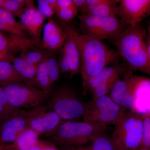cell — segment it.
Here are the masks:
<instances>
[{"label": "cell", "mask_w": 150, "mask_h": 150, "mask_svg": "<svg viewBox=\"0 0 150 150\" xmlns=\"http://www.w3.org/2000/svg\"><path fill=\"white\" fill-rule=\"evenodd\" d=\"M77 41L80 53V72L84 87L91 79L108 65L118 61L121 56L117 51L101 40L78 33Z\"/></svg>", "instance_id": "6da1fadb"}, {"label": "cell", "mask_w": 150, "mask_h": 150, "mask_svg": "<svg viewBox=\"0 0 150 150\" xmlns=\"http://www.w3.org/2000/svg\"><path fill=\"white\" fill-rule=\"evenodd\" d=\"M146 31L141 23L129 25L113 40L117 52L128 62L130 68L150 74V59L146 51Z\"/></svg>", "instance_id": "7a4b0ae2"}, {"label": "cell", "mask_w": 150, "mask_h": 150, "mask_svg": "<svg viewBox=\"0 0 150 150\" xmlns=\"http://www.w3.org/2000/svg\"><path fill=\"white\" fill-rule=\"evenodd\" d=\"M105 125L86 121H63L51 137L55 145L73 149L83 146L106 129Z\"/></svg>", "instance_id": "3957f363"}, {"label": "cell", "mask_w": 150, "mask_h": 150, "mask_svg": "<svg viewBox=\"0 0 150 150\" xmlns=\"http://www.w3.org/2000/svg\"><path fill=\"white\" fill-rule=\"evenodd\" d=\"M142 114L126 111L115 125L111 138L118 150H138L142 145Z\"/></svg>", "instance_id": "277c9868"}, {"label": "cell", "mask_w": 150, "mask_h": 150, "mask_svg": "<svg viewBox=\"0 0 150 150\" xmlns=\"http://www.w3.org/2000/svg\"><path fill=\"white\" fill-rule=\"evenodd\" d=\"M81 35L100 40H114L128 27L118 18L83 14L79 17Z\"/></svg>", "instance_id": "5b68a950"}, {"label": "cell", "mask_w": 150, "mask_h": 150, "mask_svg": "<svg viewBox=\"0 0 150 150\" xmlns=\"http://www.w3.org/2000/svg\"><path fill=\"white\" fill-rule=\"evenodd\" d=\"M47 106L63 121H75L83 117L87 103L83 102L74 90L64 86L51 93Z\"/></svg>", "instance_id": "8992f818"}, {"label": "cell", "mask_w": 150, "mask_h": 150, "mask_svg": "<svg viewBox=\"0 0 150 150\" xmlns=\"http://www.w3.org/2000/svg\"><path fill=\"white\" fill-rule=\"evenodd\" d=\"M10 104L17 109H31L47 102L51 91H45L24 82L1 86Z\"/></svg>", "instance_id": "52a82bcc"}, {"label": "cell", "mask_w": 150, "mask_h": 150, "mask_svg": "<svg viewBox=\"0 0 150 150\" xmlns=\"http://www.w3.org/2000/svg\"><path fill=\"white\" fill-rule=\"evenodd\" d=\"M126 111L116 104L109 95L105 96L87 103L83 120L105 126L115 125Z\"/></svg>", "instance_id": "ba28073f"}, {"label": "cell", "mask_w": 150, "mask_h": 150, "mask_svg": "<svg viewBox=\"0 0 150 150\" xmlns=\"http://www.w3.org/2000/svg\"><path fill=\"white\" fill-rule=\"evenodd\" d=\"M21 113L26 118L28 127L40 136L51 137L64 121L47 105H43L28 110L22 109Z\"/></svg>", "instance_id": "9c48e42d"}, {"label": "cell", "mask_w": 150, "mask_h": 150, "mask_svg": "<svg viewBox=\"0 0 150 150\" xmlns=\"http://www.w3.org/2000/svg\"><path fill=\"white\" fill-rule=\"evenodd\" d=\"M150 0H119L116 16L128 25H135L149 16Z\"/></svg>", "instance_id": "30bf717a"}, {"label": "cell", "mask_w": 150, "mask_h": 150, "mask_svg": "<svg viewBox=\"0 0 150 150\" xmlns=\"http://www.w3.org/2000/svg\"><path fill=\"white\" fill-rule=\"evenodd\" d=\"M39 43L31 38L5 35L0 31V61L11 63L17 55L23 51L37 49Z\"/></svg>", "instance_id": "8fae6325"}, {"label": "cell", "mask_w": 150, "mask_h": 150, "mask_svg": "<svg viewBox=\"0 0 150 150\" xmlns=\"http://www.w3.org/2000/svg\"><path fill=\"white\" fill-rule=\"evenodd\" d=\"M21 110L2 121L0 124V143L14 144L19 136L29 127L26 118L21 114Z\"/></svg>", "instance_id": "7c38bea8"}, {"label": "cell", "mask_w": 150, "mask_h": 150, "mask_svg": "<svg viewBox=\"0 0 150 150\" xmlns=\"http://www.w3.org/2000/svg\"><path fill=\"white\" fill-rule=\"evenodd\" d=\"M20 18L21 23L31 36V39L39 43L46 18L40 13L33 4H31L25 8Z\"/></svg>", "instance_id": "4fadbf2b"}, {"label": "cell", "mask_w": 150, "mask_h": 150, "mask_svg": "<svg viewBox=\"0 0 150 150\" xmlns=\"http://www.w3.org/2000/svg\"><path fill=\"white\" fill-rule=\"evenodd\" d=\"M67 37L65 28L53 19H49L43 26L41 46L50 51H56L63 46Z\"/></svg>", "instance_id": "5bb4252c"}, {"label": "cell", "mask_w": 150, "mask_h": 150, "mask_svg": "<svg viewBox=\"0 0 150 150\" xmlns=\"http://www.w3.org/2000/svg\"><path fill=\"white\" fill-rule=\"evenodd\" d=\"M64 28L67 37L63 46L62 51L67 54L69 59L71 65L70 75L72 77L80 71V53L77 41L78 33L68 25H65Z\"/></svg>", "instance_id": "9a60e30c"}, {"label": "cell", "mask_w": 150, "mask_h": 150, "mask_svg": "<svg viewBox=\"0 0 150 150\" xmlns=\"http://www.w3.org/2000/svg\"><path fill=\"white\" fill-rule=\"evenodd\" d=\"M109 96L116 104L126 110L131 109L133 110L136 108L137 99L129 90L124 80L119 79L117 81Z\"/></svg>", "instance_id": "2e32d148"}, {"label": "cell", "mask_w": 150, "mask_h": 150, "mask_svg": "<svg viewBox=\"0 0 150 150\" xmlns=\"http://www.w3.org/2000/svg\"><path fill=\"white\" fill-rule=\"evenodd\" d=\"M0 31L8 35L29 38L27 30L21 22L17 21L11 13L2 8H0Z\"/></svg>", "instance_id": "e0dca14e"}, {"label": "cell", "mask_w": 150, "mask_h": 150, "mask_svg": "<svg viewBox=\"0 0 150 150\" xmlns=\"http://www.w3.org/2000/svg\"><path fill=\"white\" fill-rule=\"evenodd\" d=\"M126 69V68L120 64L106 67L96 76L91 79L83 88L92 93L101 84L115 77L120 76Z\"/></svg>", "instance_id": "ac0fdd59"}, {"label": "cell", "mask_w": 150, "mask_h": 150, "mask_svg": "<svg viewBox=\"0 0 150 150\" xmlns=\"http://www.w3.org/2000/svg\"><path fill=\"white\" fill-rule=\"evenodd\" d=\"M18 82H24L14 69L11 63L0 61V86Z\"/></svg>", "instance_id": "d6986e66"}, {"label": "cell", "mask_w": 150, "mask_h": 150, "mask_svg": "<svg viewBox=\"0 0 150 150\" xmlns=\"http://www.w3.org/2000/svg\"><path fill=\"white\" fill-rule=\"evenodd\" d=\"M118 2L119 0H100L88 14L117 18L116 8Z\"/></svg>", "instance_id": "ffe728a7"}, {"label": "cell", "mask_w": 150, "mask_h": 150, "mask_svg": "<svg viewBox=\"0 0 150 150\" xmlns=\"http://www.w3.org/2000/svg\"><path fill=\"white\" fill-rule=\"evenodd\" d=\"M35 87L45 91H51L52 86L46 68L45 55L43 60L38 65Z\"/></svg>", "instance_id": "44dd1931"}, {"label": "cell", "mask_w": 150, "mask_h": 150, "mask_svg": "<svg viewBox=\"0 0 150 150\" xmlns=\"http://www.w3.org/2000/svg\"><path fill=\"white\" fill-rule=\"evenodd\" d=\"M40 137L35 131L28 127L19 136L14 144L19 150H29Z\"/></svg>", "instance_id": "7402d4cb"}, {"label": "cell", "mask_w": 150, "mask_h": 150, "mask_svg": "<svg viewBox=\"0 0 150 150\" xmlns=\"http://www.w3.org/2000/svg\"><path fill=\"white\" fill-rule=\"evenodd\" d=\"M88 146L90 150H118L115 144L107 134L100 133L94 137Z\"/></svg>", "instance_id": "603a6c76"}, {"label": "cell", "mask_w": 150, "mask_h": 150, "mask_svg": "<svg viewBox=\"0 0 150 150\" xmlns=\"http://www.w3.org/2000/svg\"><path fill=\"white\" fill-rule=\"evenodd\" d=\"M45 57L48 76L53 86L59 81L61 74L59 61L54 55L49 52H45Z\"/></svg>", "instance_id": "cb8c5ba5"}, {"label": "cell", "mask_w": 150, "mask_h": 150, "mask_svg": "<svg viewBox=\"0 0 150 150\" xmlns=\"http://www.w3.org/2000/svg\"><path fill=\"white\" fill-rule=\"evenodd\" d=\"M120 77H115L98 86L92 92L93 100L108 95L115 83L120 79Z\"/></svg>", "instance_id": "d4e9b609"}, {"label": "cell", "mask_w": 150, "mask_h": 150, "mask_svg": "<svg viewBox=\"0 0 150 150\" xmlns=\"http://www.w3.org/2000/svg\"><path fill=\"white\" fill-rule=\"evenodd\" d=\"M38 65L28 64L23 69L19 75L24 83L35 87Z\"/></svg>", "instance_id": "484cf974"}, {"label": "cell", "mask_w": 150, "mask_h": 150, "mask_svg": "<svg viewBox=\"0 0 150 150\" xmlns=\"http://www.w3.org/2000/svg\"><path fill=\"white\" fill-rule=\"evenodd\" d=\"M142 114L143 121L142 141L141 146L150 149V114L149 112Z\"/></svg>", "instance_id": "4316f807"}, {"label": "cell", "mask_w": 150, "mask_h": 150, "mask_svg": "<svg viewBox=\"0 0 150 150\" xmlns=\"http://www.w3.org/2000/svg\"><path fill=\"white\" fill-rule=\"evenodd\" d=\"M19 55L24 58L28 64L38 65L43 60L45 52L34 49L23 51Z\"/></svg>", "instance_id": "83f0119b"}, {"label": "cell", "mask_w": 150, "mask_h": 150, "mask_svg": "<svg viewBox=\"0 0 150 150\" xmlns=\"http://www.w3.org/2000/svg\"><path fill=\"white\" fill-rule=\"evenodd\" d=\"M11 13L14 17L21 18L24 12V8L17 2L16 0H4L1 8Z\"/></svg>", "instance_id": "f1b7e54d"}, {"label": "cell", "mask_w": 150, "mask_h": 150, "mask_svg": "<svg viewBox=\"0 0 150 150\" xmlns=\"http://www.w3.org/2000/svg\"><path fill=\"white\" fill-rule=\"evenodd\" d=\"M77 13V10L74 6L55 10V13L58 17L61 20L65 22L71 21L74 18Z\"/></svg>", "instance_id": "f546056e"}, {"label": "cell", "mask_w": 150, "mask_h": 150, "mask_svg": "<svg viewBox=\"0 0 150 150\" xmlns=\"http://www.w3.org/2000/svg\"><path fill=\"white\" fill-rule=\"evenodd\" d=\"M38 10L47 18H50L55 13V10L49 6L47 0H38L37 1Z\"/></svg>", "instance_id": "4dcf8cb0"}, {"label": "cell", "mask_w": 150, "mask_h": 150, "mask_svg": "<svg viewBox=\"0 0 150 150\" xmlns=\"http://www.w3.org/2000/svg\"><path fill=\"white\" fill-rule=\"evenodd\" d=\"M29 150H60L52 142L39 139Z\"/></svg>", "instance_id": "1f68e13d"}, {"label": "cell", "mask_w": 150, "mask_h": 150, "mask_svg": "<svg viewBox=\"0 0 150 150\" xmlns=\"http://www.w3.org/2000/svg\"><path fill=\"white\" fill-rule=\"evenodd\" d=\"M0 103L12 114L17 113L21 110L20 109H16L12 107L10 104L5 92L1 86H0Z\"/></svg>", "instance_id": "d6a6232c"}, {"label": "cell", "mask_w": 150, "mask_h": 150, "mask_svg": "<svg viewBox=\"0 0 150 150\" xmlns=\"http://www.w3.org/2000/svg\"><path fill=\"white\" fill-rule=\"evenodd\" d=\"M59 67L61 72L64 74H70L71 65L69 59L67 54L62 51L60 59L59 61Z\"/></svg>", "instance_id": "836d02e7"}, {"label": "cell", "mask_w": 150, "mask_h": 150, "mask_svg": "<svg viewBox=\"0 0 150 150\" xmlns=\"http://www.w3.org/2000/svg\"><path fill=\"white\" fill-rule=\"evenodd\" d=\"M11 64L14 69L19 74L23 69L28 64V63L24 58L19 55L14 58Z\"/></svg>", "instance_id": "e575fe53"}, {"label": "cell", "mask_w": 150, "mask_h": 150, "mask_svg": "<svg viewBox=\"0 0 150 150\" xmlns=\"http://www.w3.org/2000/svg\"><path fill=\"white\" fill-rule=\"evenodd\" d=\"M100 0H86L81 11L83 14L87 15L91 11L99 2Z\"/></svg>", "instance_id": "d590c367"}, {"label": "cell", "mask_w": 150, "mask_h": 150, "mask_svg": "<svg viewBox=\"0 0 150 150\" xmlns=\"http://www.w3.org/2000/svg\"><path fill=\"white\" fill-rule=\"evenodd\" d=\"M72 6H74L72 0H57V4L55 11L56 10L66 8Z\"/></svg>", "instance_id": "8d00e7d4"}, {"label": "cell", "mask_w": 150, "mask_h": 150, "mask_svg": "<svg viewBox=\"0 0 150 150\" xmlns=\"http://www.w3.org/2000/svg\"><path fill=\"white\" fill-rule=\"evenodd\" d=\"M18 113V112H17ZM14 114H12L11 112L8 111L4 106L0 103V119L1 120V122L4 120H5L11 115Z\"/></svg>", "instance_id": "74e56055"}, {"label": "cell", "mask_w": 150, "mask_h": 150, "mask_svg": "<svg viewBox=\"0 0 150 150\" xmlns=\"http://www.w3.org/2000/svg\"><path fill=\"white\" fill-rule=\"evenodd\" d=\"M86 0H72L73 5L77 11H81Z\"/></svg>", "instance_id": "f35d334b"}, {"label": "cell", "mask_w": 150, "mask_h": 150, "mask_svg": "<svg viewBox=\"0 0 150 150\" xmlns=\"http://www.w3.org/2000/svg\"><path fill=\"white\" fill-rule=\"evenodd\" d=\"M147 54L149 59H150V35H148L146 39Z\"/></svg>", "instance_id": "ab89813d"}, {"label": "cell", "mask_w": 150, "mask_h": 150, "mask_svg": "<svg viewBox=\"0 0 150 150\" xmlns=\"http://www.w3.org/2000/svg\"><path fill=\"white\" fill-rule=\"evenodd\" d=\"M47 1L49 6L55 10L56 6L57 0H47Z\"/></svg>", "instance_id": "60d3db41"}, {"label": "cell", "mask_w": 150, "mask_h": 150, "mask_svg": "<svg viewBox=\"0 0 150 150\" xmlns=\"http://www.w3.org/2000/svg\"><path fill=\"white\" fill-rule=\"evenodd\" d=\"M4 150H19L14 144H9Z\"/></svg>", "instance_id": "b9f144b4"}, {"label": "cell", "mask_w": 150, "mask_h": 150, "mask_svg": "<svg viewBox=\"0 0 150 150\" xmlns=\"http://www.w3.org/2000/svg\"><path fill=\"white\" fill-rule=\"evenodd\" d=\"M72 150H90L89 146H81L75 148L73 149Z\"/></svg>", "instance_id": "7bdbcfd3"}, {"label": "cell", "mask_w": 150, "mask_h": 150, "mask_svg": "<svg viewBox=\"0 0 150 150\" xmlns=\"http://www.w3.org/2000/svg\"><path fill=\"white\" fill-rule=\"evenodd\" d=\"M8 144L0 143V150H4L7 146Z\"/></svg>", "instance_id": "ee69618b"}, {"label": "cell", "mask_w": 150, "mask_h": 150, "mask_svg": "<svg viewBox=\"0 0 150 150\" xmlns=\"http://www.w3.org/2000/svg\"><path fill=\"white\" fill-rule=\"evenodd\" d=\"M4 0H0V8H1Z\"/></svg>", "instance_id": "f6af8a7d"}, {"label": "cell", "mask_w": 150, "mask_h": 150, "mask_svg": "<svg viewBox=\"0 0 150 150\" xmlns=\"http://www.w3.org/2000/svg\"><path fill=\"white\" fill-rule=\"evenodd\" d=\"M1 120L0 119V124H1Z\"/></svg>", "instance_id": "bcb514c9"}, {"label": "cell", "mask_w": 150, "mask_h": 150, "mask_svg": "<svg viewBox=\"0 0 150 150\" xmlns=\"http://www.w3.org/2000/svg\"></svg>", "instance_id": "7dc6e473"}]
</instances>
